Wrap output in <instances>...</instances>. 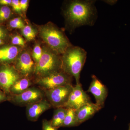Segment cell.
Segmentation results:
<instances>
[{"label":"cell","instance_id":"17","mask_svg":"<svg viewBox=\"0 0 130 130\" xmlns=\"http://www.w3.org/2000/svg\"><path fill=\"white\" fill-rule=\"evenodd\" d=\"M77 118L76 110L67 108V111L63 124L62 127H73L79 125Z\"/></svg>","mask_w":130,"mask_h":130},{"label":"cell","instance_id":"19","mask_svg":"<svg viewBox=\"0 0 130 130\" xmlns=\"http://www.w3.org/2000/svg\"><path fill=\"white\" fill-rule=\"evenodd\" d=\"M11 11L8 6H2L0 7V22L6 21L10 18Z\"/></svg>","mask_w":130,"mask_h":130},{"label":"cell","instance_id":"4","mask_svg":"<svg viewBox=\"0 0 130 130\" xmlns=\"http://www.w3.org/2000/svg\"><path fill=\"white\" fill-rule=\"evenodd\" d=\"M42 50L41 57L35 66L36 74L41 77L62 70L61 57L59 55L51 49L44 47Z\"/></svg>","mask_w":130,"mask_h":130},{"label":"cell","instance_id":"26","mask_svg":"<svg viewBox=\"0 0 130 130\" xmlns=\"http://www.w3.org/2000/svg\"><path fill=\"white\" fill-rule=\"evenodd\" d=\"M19 2L21 11L25 12L28 8L29 1L28 0H21Z\"/></svg>","mask_w":130,"mask_h":130},{"label":"cell","instance_id":"5","mask_svg":"<svg viewBox=\"0 0 130 130\" xmlns=\"http://www.w3.org/2000/svg\"><path fill=\"white\" fill-rule=\"evenodd\" d=\"M73 86L72 84L46 90V95L51 106L58 108L65 107Z\"/></svg>","mask_w":130,"mask_h":130},{"label":"cell","instance_id":"3","mask_svg":"<svg viewBox=\"0 0 130 130\" xmlns=\"http://www.w3.org/2000/svg\"><path fill=\"white\" fill-rule=\"evenodd\" d=\"M39 32L50 49L58 54H63L72 46L63 31L52 24L41 26Z\"/></svg>","mask_w":130,"mask_h":130},{"label":"cell","instance_id":"23","mask_svg":"<svg viewBox=\"0 0 130 130\" xmlns=\"http://www.w3.org/2000/svg\"><path fill=\"white\" fill-rule=\"evenodd\" d=\"M43 130H58V128L52 125L51 121L44 120L42 122Z\"/></svg>","mask_w":130,"mask_h":130},{"label":"cell","instance_id":"31","mask_svg":"<svg viewBox=\"0 0 130 130\" xmlns=\"http://www.w3.org/2000/svg\"><path fill=\"white\" fill-rule=\"evenodd\" d=\"M129 130H130V123L129 124Z\"/></svg>","mask_w":130,"mask_h":130},{"label":"cell","instance_id":"10","mask_svg":"<svg viewBox=\"0 0 130 130\" xmlns=\"http://www.w3.org/2000/svg\"><path fill=\"white\" fill-rule=\"evenodd\" d=\"M92 78L88 92L91 93L94 96L96 104L102 108L107 96V90L105 85L95 76H92Z\"/></svg>","mask_w":130,"mask_h":130},{"label":"cell","instance_id":"16","mask_svg":"<svg viewBox=\"0 0 130 130\" xmlns=\"http://www.w3.org/2000/svg\"><path fill=\"white\" fill-rule=\"evenodd\" d=\"M67 111V108L65 107L58 108L54 112L53 119L51 121L54 127L58 128L62 127L63 121L64 120Z\"/></svg>","mask_w":130,"mask_h":130},{"label":"cell","instance_id":"27","mask_svg":"<svg viewBox=\"0 0 130 130\" xmlns=\"http://www.w3.org/2000/svg\"><path fill=\"white\" fill-rule=\"evenodd\" d=\"M11 0H0V5L7 6L11 4Z\"/></svg>","mask_w":130,"mask_h":130},{"label":"cell","instance_id":"6","mask_svg":"<svg viewBox=\"0 0 130 130\" xmlns=\"http://www.w3.org/2000/svg\"><path fill=\"white\" fill-rule=\"evenodd\" d=\"M71 77L61 70L46 76L41 77L38 80L37 83L46 90H49L60 86L71 84Z\"/></svg>","mask_w":130,"mask_h":130},{"label":"cell","instance_id":"25","mask_svg":"<svg viewBox=\"0 0 130 130\" xmlns=\"http://www.w3.org/2000/svg\"><path fill=\"white\" fill-rule=\"evenodd\" d=\"M9 96L0 89V103L7 101H9Z\"/></svg>","mask_w":130,"mask_h":130},{"label":"cell","instance_id":"8","mask_svg":"<svg viewBox=\"0 0 130 130\" xmlns=\"http://www.w3.org/2000/svg\"><path fill=\"white\" fill-rule=\"evenodd\" d=\"M19 77L18 72L12 67L8 65L0 67V89L9 94L10 88L19 79Z\"/></svg>","mask_w":130,"mask_h":130},{"label":"cell","instance_id":"12","mask_svg":"<svg viewBox=\"0 0 130 130\" xmlns=\"http://www.w3.org/2000/svg\"><path fill=\"white\" fill-rule=\"evenodd\" d=\"M35 64L29 53L23 52L17 58L16 64V70L24 76H27L35 71Z\"/></svg>","mask_w":130,"mask_h":130},{"label":"cell","instance_id":"29","mask_svg":"<svg viewBox=\"0 0 130 130\" xmlns=\"http://www.w3.org/2000/svg\"><path fill=\"white\" fill-rule=\"evenodd\" d=\"M117 2L116 1H107V3H108L110 5H114V4L116 3Z\"/></svg>","mask_w":130,"mask_h":130},{"label":"cell","instance_id":"7","mask_svg":"<svg viewBox=\"0 0 130 130\" xmlns=\"http://www.w3.org/2000/svg\"><path fill=\"white\" fill-rule=\"evenodd\" d=\"M44 94L40 89L29 88L23 93L18 95L9 96V101L19 105H27L43 100Z\"/></svg>","mask_w":130,"mask_h":130},{"label":"cell","instance_id":"24","mask_svg":"<svg viewBox=\"0 0 130 130\" xmlns=\"http://www.w3.org/2000/svg\"><path fill=\"white\" fill-rule=\"evenodd\" d=\"M19 1L18 0H12L11 5L14 11L19 14H21L22 11L20 5Z\"/></svg>","mask_w":130,"mask_h":130},{"label":"cell","instance_id":"21","mask_svg":"<svg viewBox=\"0 0 130 130\" xmlns=\"http://www.w3.org/2000/svg\"><path fill=\"white\" fill-rule=\"evenodd\" d=\"M42 52V49L39 44L35 45L32 51V56L36 64L38 63L41 57Z\"/></svg>","mask_w":130,"mask_h":130},{"label":"cell","instance_id":"18","mask_svg":"<svg viewBox=\"0 0 130 130\" xmlns=\"http://www.w3.org/2000/svg\"><path fill=\"white\" fill-rule=\"evenodd\" d=\"M21 31L23 36L28 41L34 40L36 36V31L31 26L29 25H26L23 29Z\"/></svg>","mask_w":130,"mask_h":130},{"label":"cell","instance_id":"2","mask_svg":"<svg viewBox=\"0 0 130 130\" xmlns=\"http://www.w3.org/2000/svg\"><path fill=\"white\" fill-rule=\"evenodd\" d=\"M62 55V71L74 77L76 84L79 83L80 72L87 58L86 51L80 47L71 46Z\"/></svg>","mask_w":130,"mask_h":130},{"label":"cell","instance_id":"22","mask_svg":"<svg viewBox=\"0 0 130 130\" xmlns=\"http://www.w3.org/2000/svg\"><path fill=\"white\" fill-rule=\"evenodd\" d=\"M12 43L13 45L24 46L25 44V42L23 38L19 35L14 36L12 39Z\"/></svg>","mask_w":130,"mask_h":130},{"label":"cell","instance_id":"20","mask_svg":"<svg viewBox=\"0 0 130 130\" xmlns=\"http://www.w3.org/2000/svg\"><path fill=\"white\" fill-rule=\"evenodd\" d=\"M9 24L11 27L14 29H22L25 26L23 21L20 18H14L11 20Z\"/></svg>","mask_w":130,"mask_h":130},{"label":"cell","instance_id":"30","mask_svg":"<svg viewBox=\"0 0 130 130\" xmlns=\"http://www.w3.org/2000/svg\"><path fill=\"white\" fill-rule=\"evenodd\" d=\"M4 44V42L2 39H0V45Z\"/></svg>","mask_w":130,"mask_h":130},{"label":"cell","instance_id":"9","mask_svg":"<svg viewBox=\"0 0 130 130\" xmlns=\"http://www.w3.org/2000/svg\"><path fill=\"white\" fill-rule=\"evenodd\" d=\"M91 102L89 96L84 91L79 83L73 86L65 108L77 110L83 105Z\"/></svg>","mask_w":130,"mask_h":130},{"label":"cell","instance_id":"1","mask_svg":"<svg viewBox=\"0 0 130 130\" xmlns=\"http://www.w3.org/2000/svg\"><path fill=\"white\" fill-rule=\"evenodd\" d=\"M94 1H74L70 2L65 12L66 19L73 28L93 25L97 17Z\"/></svg>","mask_w":130,"mask_h":130},{"label":"cell","instance_id":"11","mask_svg":"<svg viewBox=\"0 0 130 130\" xmlns=\"http://www.w3.org/2000/svg\"><path fill=\"white\" fill-rule=\"evenodd\" d=\"M51 106L47 101L43 100L27 105L26 110L27 118L30 121H37L42 114L50 109Z\"/></svg>","mask_w":130,"mask_h":130},{"label":"cell","instance_id":"15","mask_svg":"<svg viewBox=\"0 0 130 130\" xmlns=\"http://www.w3.org/2000/svg\"><path fill=\"white\" fill-rule=\"evenodd\" d=\"M31 85V83L26 78L19 79L11 87L10 94L12 95H18L23 93L29 88Z\"/></svg>","mask_w":130,"mask_h":130},{"label":"cell","instance_id":"28","mask_svg":"<svg viewBox=\"0 0 130 130\" xmlns=\"http://www.w3.org/2000/svg\"><path fill=\"white\" fill-rule=\"evenodd\" d=\"M6 34L5 31L2 29L1 27L0 26V39H4L6 37Z\"/></svg>","mask_w":130,"mask_h":130},{"label":"cell","instance_id":"14","mask_svg":"<svg viewBox=\"0 0 130 130\" xmlns=\"http://www.w3.org/2000/svg\"><path fill=\"white\" fill-rule=\"evenodd\" d=\"M19 53L18 47L14 46H8L0 48V61L8 62L13 60Z\"/></svg>","mask_w":130,"mask_h":130},{"label":"cell","instance_id":"13","mask_svg":"<svg viewBox=\"0 0 130 130\" xmlns=\"http://www.w3.org/2000/svg\"><path fill=\"white\" fill-rule=\"evenodd\" d=\"M102 108L96 103H89L76 110L77 118L79 124L90 118Z\"/></svg>","mask_w":130,"mask_h":130}]
</instances>
